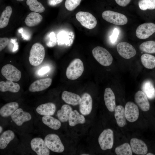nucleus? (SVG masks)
Listing matches in <instances>:
<instances>
[{
    "label": "nucleus",
    "mask_w": 155,
    "mask_h": 155,
    "mask_svg": "<svg viewBox=\"0 0 155 155\" xmlns=\"http://www.w3.org/2000/svg\"><path fill=\"white\" fill-rule=\"evenodd\" d=\"M52 80L46 78L37 80L29 86L28 90L30 92H37L43 91L49 88L51 85Z\"/></svg>",
    "instance_id": "16"
},
{
    "label": "nucleus",
    "mask_w": 155,
    "mask_h": 155,
    "mask_svg": "<svg viewBox=\"0 0 155 155\" xmlns=\"http://www.w3.org/2000/svg\"><path fill=\"white\" fill-rule=\"evenodd\" d=\"M102 17L106 21L116 25H123L128 22V19L124 15L111 10L104 11Z\"/></svg>",
    "instance_id": "4"
},
{
    "label": "nucleus",
    "mask_w": 155,
    "mask_h": 155,
    "mask_svg": "<svg viewBox=\"0 0 155 155\" xmlns=\"http://www.w3.org/2000/svg\"><path fill=\"white\" fill-rule=\"evenodd\" d=\"M142 89L149 99H152L155 98V88L151 80L145 81L142 85Z\"/></svg>",
    "instance_id": "26"
},
{
    "label": "nucleus",
    "mask_w": 155,
    "mask_h": 155,
    "mask_svg": "<svg viewBox=\"0 0 155 155\" xmlns=\"http://www.w3.org/2000/svg\"><path fill=\"white\" fill-rule=\"evenodd\" d=\"M3 130V128L2 127L0 126V133L2 132Z\"/></svg>",
    "instance_id": "44"
},
{
    "label": "nucleus",
    "mask_w": 155,
    "mask_h": 155,
    "mask_svg": "<svg viewBox=\"0 0 155 155\" xmlns=\"http://www.w3.org/2000/svg\"><path fill=\"white\" fill-rule=\"evenodd\" d=\"M155 32V24L151 22L146 23L139 26L136 30V35L140 39L148 38Z\"/></svg>",
    "instance_id": "9"
},
{
    "label": "nucleus",
    "mask_w": 155,
    "mask_h": 155,
    "mask_svg": "<svg viewBox=\"0 0 155 155\" xmlns=\"http://www.w3.org/2000/svg\"><path fill=\"white\" fill-rule=\"evenodd\" d=\"M42 16L36 12L30 13L26 17L24 22L28 27H33L39 24L42 20Z\"/></svg>",
    "instance_id": "25"
},
{
    "label": "nucleus",
    "mask_w": 155,
    "mask_h": 155,
    "mask_svg": "<svg viewBox=\"0 0 155 155\" xmlns=\"http://www.w3.org/2000/svg\"><path fill=\"white\" fill-rule=\"evenodd\" d=\"M12 12V8L11 6L8 5L6 7L2 13L0 17V29L4 28L8 25Z\"/></svg>",
    "instance_id": "31"
},
{
    "label": "nucleus",
    "mask_w": 155,
    "mask_h": 155,
    "mask_svg": "<svg viewBox=\"0 0 155 155\" xmlns=\"http://www.w3.org/2000/svg\"><path fill=\"white\" fill-rule=\"evenodd\" d=\"M56 109L55 105L53 103L48 102L39 105L36 108V111L40 115L51 116L54 114Z\"/></svg>",
    "instance_id": "19"
},
{
    "label": "nucleus",
    "mask_w": 155,
    "mask_h": 155,
    "mask_svg": "<svg viewBox=\"0 0 155 155\" xmlns=\"http://www.w3.org/2000/svg\"><path fill=\"white\" fill-rule=\"evenodd\" d=\"M84 71L82 61L80 59L76 58L73 60L67 67L66 75L68 79L75 80L81 75Z\"/></svg>",
    "instance_id": "2"
},
{
    "label": "nucleus",
    "mask_w": 155,
    "mask_h": 155,
    "mask_svg": "<svg viewBox=\"0 0 155 155\" xmlns=\"http://www.w3.org/2000/svg\"><path fill=\"white\" fill-rule=\"evenodd\" d=\"M49 40L46 43V45L49 47H53L55 46L57 42V40L55 33L53 32H51L49 35Z\"/></svg>",
    "instance_id": "38"
},
{
    "label": "nucleus",
    "mask_w": 155,
    "mask_h": 155,
    "mask_svg": "<svg viewBox=\"0 0 155 155\" xmlns=\"http://www.w3.org/2000/svg\"><path fill=\"white\" fill-rule=\"evenodd\" d=\"M45 55V51L43 46L40 43H35L33 45L30 50L29 62L33 66H38L42 63Z\"/></svg>",
    "instance_id": "1"
},
{
    "label": "nucleus",
    "mask_w": 155,
    "mask_h": 155,
    "mask_svg": "<svg viewBox=\"0 0 155 155\" xmlns=\"http://www.w3.org/2000/svg\"><path fill=\"white\" fill-rule=\"evenodd\" d=\"M13 132L10 130L4 131L0 136V149H5L8 144L14 138Z\"/></svg>",
    "instance_id": "24"
},
{
    "label": "nucleus",
    "mask_w": 155,
    "mask_h": 155,
    "mask_svg": "<svg viewBox=\"0 0 155 155\" xmlns=\"http://www.w3.org/2000/svg\"><path fill=\"white\" fill-rule=\"evenodd\" d=\"M92 107V100L91 96L88 93H84L82 96L80 104V112L84 115H88L91 112Z\"/></svg>",
    "instance_id": "14"
},
{
    "label": "nucleus",
    "mask_w": 155,
    "mask_h": 155,
    "mask_svg": "<svg viewBox=\"0 0 155 155\" xmlns=\"http://www.w3.org/2000/svg\"><path fill=\"white\" fill-rule=\"evenodd\" d=\"M142 51L147 53H155V41H148L142 43L139 46Z\"/></svg>",
    "instance_id": "34"
},
{
    "label": "nucleus",
    "mask_w": 155,
    "mask_h": 155,
    "mask_svg": "<svg viewBox=\"0 0 155 155\" xmlns=\"http://www.w3.org/2000/svg\"><path fill=\"white\" fill-rule=\"evenodd\" d=\"M92 52L95 59L102 65L108 66L112 64L113 60L112 56L104 48L96 46L92 50Z\"/></svg>",
    "instance_id": "3"
},
{
    "label": "nucleus",
    "mask_w": 155,
    "mask_h": 155,
    "mask_svg": "<svg viewBox=\"0 0 155 155\" xmlns=\"http://www.w3.org/2000/svg\"><path fill=\"white\" fill-rule=\"evenodd\" d=\"M42 120L44 125L53 130H57L61 126L60 121L51 116H43Z\"/></svg>",
    "instance_id": "29"
},
{
    "label": "nucleus",
    "mask_w": 155,
    "mask_h": 155,
    "mask_svg": "<svg viewBox=\"0 0 155 155\" xmlns=\"http://www.w3.org/2000/svg\"><path fill=\"white\" fill-rule=\"evenodd\" d=\"M12 120L18 126L22 125L24 122L31 119L32 116L28 112L21 108L17 109L11 115Z\"/></svg>",
    "instance_id": "13"
},
{
    "label": "nucleus",
    "mask_w": 155,
    "mask_h": 155,
    "mask_svg": "<svg viewBox=\"0 0 155 155\" xmlns=\"http://www.w3.org/2000/svg\"><path fill=\"white\" fill-rule=\"evenodd\" d=\"M141 62L146 68L151 69L155 67V57L151 55L145 53L141 57Z\"/></svg>",
    "instance_id": "32"
},
{
    "label": "nucleus",
    "mask_w": 155,
    "mask_h": 155,
    "mask_svg": "<svg viewBox=\"0 0 155 155\" xmlns=\"http://www.w3.org/2000/svg\"><path fill=\"white\" fill-rule=\"evenodd\" d=\"M69 125L74 126L78 124H83L86 120L84 117L76 110L72 111L68 119Z\"/></svg>",
    "instance_id": "27"
},
{
    "label": "nucleus",
    "mask_w": 155,
    "mask_h": 155,
    "mask_svg": "<svg viewBox=\"0 0 155 155\" xmlns=\"http://www.w3.org/2000/svg\"><path fill=\"white\" fill-rule=\"evenodd\" d=\"M26 3L31 11L42 13L45 11V7L42 3L38 0H27Z\"/></svg>",
    "instance_id": "33"
},
{
    "label": "nucleus",
    "mask_w": 155,
    "mask_h": 155,
    "mask_svg": "<svg viewBox=\"0 0 155 155\" xmlns=\"http://www.w3.org/2000/svg\"><path fill=\"white\" fill-rule=\"evenodd\" d=\"M117 48L119 54L125 59H130L135 56L136 53L134 47L127 42L119 43L117 45Z\"/></svg>",
    "instance_id": "11"
},
{
    "label": "nucleus",
    "mask_w": 155,
    "mask_h": 155,
    "mask_svg": "<svg viewBox=\"0 0 155 155\" xmlns=\"http://www.w3.org/2000/svg\"><path fill=\"white\" fill-rule=\"evenodd\" d=\"M44 141L49 149L53 152L61 153L64 147L59 136L53 133L49 134L45 137Z\"/></svg>",
    "instance_id": "5"
},
{
    "label": "nucleus",
    "mask_w": 155,
    "mask_h": 155,
    "mask_svg": "<svg viewBox=\"0 0 155 155\" xmlns=\"http://www.w3.org/2000/svg\"><path fill=\"white\" fill-rule=\"evenodd\" d=\"M32 150L38 155H49L50 150L46 145L44 140L40 137H35L30 142Z\"/></svg>",
    "instance_id": "10"
},
{
    "label": "nucleus",
    "mask_w": 155,
    "mask_h": 155,
    "mask_svg": "<svg viewBox=\"0 0 155 155\" xmlns=\"http://www.w3.org/2000/svg\"><path fill=\"white\" fill-rule=\"evenodd\" d=\"M114 116L118 126L121 127L124 126L126 123V118L123 106L119 105L116 107Z\"/></svg>",
    "instance_id": "23"
},
{
    "label": "nucleus",
    "mask_w": 155,
    "mask_h": 155,
    "mask_svg": "<svg viewBox=\"0 0 155 155\" xmlns=\"http://www.w3.org/2000/svg\"><path fill=\"white\" fill-rule=\"evenodd\" d=\"M72 111V108L69 105L66 104L63 105L61 109L57 112L59 119L62 122H67L68 120L70 114Z\"/></svg>",
    "instance_id": "28"
},
{
    "label": "nucleus",
    "mask_w": 155,
    "mask_h": 155,
    "mask_svg": "<svg viewBox=\"0 0 155 155\" xmlns=\"http://www.w3.org/2000/svg\"><path fill=\"white\" fill-rule=\"evenodd\" d=\"M77 20L84 27L90 29L94 28L97 24V21L95 17L87 12L80 11L75 15Z\"/></svg>",
    "instance_id": "6"
},
{
    "label": "nucleus",
    "mask_w": 155,
    "mask_h": 155,
    "mask_svg": "<svg viewBox=\"0 0 155 155\" xmlns=\"http://www.w3.org/2000/svg\"><path fill=\"white\" fill-rule=\"evenodd\" d=\"M63 0H47V3L51 6H55L61 3Z\"/></svg>",
    "instance_id": "43"
},
{
    "label": "nucleus",
    "mask_w": 155,
    "mask_h": 155,
    "mask_svg": "<svg viewBox=\"0 0 155 155\" xmlns=\"http://www.w3.org/2000/svg\"><path fill=\"white\" fill-rule=\"evenodd\" d=\"M98 142L102 150H105L111 149L114 143L113 131L110 129L104 130L98 137Z\"/></svg>",
    "instance_id": "7"
},
{
    "label": "nucleus",
    "mask_w": 155,
    "mask_h": 155,
    "mask_svg": "<svg viewBox=\"0 0 155 155\" xmlns=\"http://www.w3.org/2000/svg\"><path fill=\"white\" fill-rule=\"evenodd\" d=\"M1 73L7 80L18 82L20 79L21 72L13 65L7 64L2 67Z\"/></svg>",
    "instance_id": "8"
},
{
    "label": "nucleus",
    "mask_w": 155,
    "mask_h": 155,
    "mask_svg": "<svg viewBox=\"0 0 155 155\" xmlns=\"http://www.w3.org/2000/svg\"><path fill=\"white\" fill-rule=\"evenodd\" d=\"M125 113L126 119L128 121L133 122L138 119L139 111L137 106L131 102H127L125 105Z\"/></svg>",
    "instance_id": "12"
},
{
    "label": "nucleus",
    "mask_w": 155,
    "mask_h": 155,
    "mask_svg": "<svg viewBox=\"0 0 155 155\" xmlns=\"http://www.w3.org/2000/svg\"><path fill=\"white\" fill-rule=\"evenodd\" d=\"M81 155H89V154H81Z\"/></svg>",
    "instance_id": "47"
},
{
    "label": "nucleus",
    "mask_w": 155,
    "mask_h": 155,
    "mask_svg": "<svg viewBox=\"0 0 155 155\" xmlns=\"http://www.w3.org/2000/svg\"><path fill=\"white\" fill-rule=\"evenodd\" d=\"M115 151L117 155H132V151L130 145L128 143H125L117 147Z\"/></svg>",
    "instance_id": "35"
},
{
    "label": "nucleus",
    "mask_w": 155,
    "mask_h": 155,
    "mask_svg": "<svg viewBox=\"0 0 155 155\" xmlns=\"http://www.w3.org/2000/svg\"><path fill=\"white\" fill-rule=\"evenodd\" d=\"M61 34V36H58V43L59 45L65 44V46H69L72 44L74 36L73 33H67L63 32Z\"/></svg>",
    "instance_id": "30"
},
{
    "label": "nucleus",
    "mask_w": 155,
    "mask_h": 155,
    "mask_svg": "<svg viewBox=\"0 0 155 155\" xmlns=\"http://www.w3.org/2000/svg\"><path fill=\"white\" fill-rule=\"evenodd\" d=\"M50 70L49 67L48 66H44L38 70V74L39 75H42L47 73Z\"/></svg>",
    "instance_id": "41"
},
{
    "label": "nucleus",
    "mask_w": 155,
    "mask_h": 155,
    "mask_svg": "<svg viewBox=\"0 0 155 155\" xmlns=\"http://www.w3.org/2000/svg\"><path fill=\"white\" fill-rule=\"evenodd\" d=\"M82 0H66L65 3V8L69 11L75 9L80 4Z\"/></svg>",
    "instance_id": "37"
},
{
    "label": "nucleus",
    "mask_w": 155,
    "mask_h": 155,
    "mask_svg": "<svg viewBox=\"0 0 155 155\" xmlns=\"http://www.w3.org/2000/svg\"><path fill=\"white\" fill-rule=\"evenodd\" d=\"M138 5L142 10L154 9H155V0H140Z\"/></svg>",
    "instance_id": "36"
},
{
    "label": "nucleus",
    "mask_w": 155,
    "mask_h": 155,
    "mask_svg": "<svg viewBox=\"0 0 155 155\" xmlns=\"http://www.w3.org/2000/svg\"><path fill=\"white\" fill-rule=\"evenodd\" d=\"M20 88V86L18 84L11 81L7 80L0 82V91L1 92L8 91L13 93H16L19 91Z\"/></svg>",
    "instance_id": "21"
},
{
    "label": "nucleus",
    "mask_w": 155,
    "mask_h": 155,
    "mask_svg": "<svg viewBox=\"0 0 155 155\" xmlns=\"http://www.w3.org/2000/svg\"><path fill=\"white\" fill-rule=\"evenodd\" d=\"M9 42V39L6 37L0 38V51H1L8 44Z\"/></svg>",
    "instance_id": "39"
},
{
    "label": "nucleus",
    "mask_w": 155,
    "mask_h": 155,
    "mask_svg": "<svg viewBox=\"0 0 155 155\" xmlns=\"http://www.w3.org/2000/svg\"><path fill=\"white\" fill-rule=\"evenodd\" d=\"M18 104L16 102L7 103L0 109V115L3 117H7L11 115L18 108Z\"/></svg>",
    "instance_id": "22"
},
{
    "label": "nucleus",
    "mask_w": 155,
    "mask_h": 155,
    "mask_svg": "<svg viewBox=\"0 0 155 155\" xmlns=\"http://www.w3.org/2000/svg\"><path fill=\"white\" fill-rule=\"evenodd\" d=\"M116 3L119 6L125 7L130 2L131 0H115Z\"/></svg>",
    "instance_id": "42"
},
{
    "label": "nucleus",
    "mask_w": 155,
    "mask_h": 155,
    "mask_svg": "<svg viewBox=\"0 0 155 155\" xmlns=\"http://www.w3.org/2000/svg\"><path fill=\"white\" fill-rule=\"evenodd\" d=\"M146 155H154V154L153 153H149L146 154Z\"/></svg>",
    "instance_id": "45"
},
{
    "label": "nucleus",
    "mask_w": 155,
    "mask_h": 155,
    "mask_svg": "<svg viewBox=\"0 0 155 155\" xmlns=\"http://www.w3.org/2000/svg\"><path fill=\"white\" fill-rule=\"evenodd\" d=\"M119 33V31L117 28H115L112 34L110 36V39L111 42L114 43L116 41Z\"/></svg>",
    "instance_id": "40"
},
{
    "label": "nucleus",
    "mask_w": 155,
    "mask_h": 155,
    "mask_svg": "<svg viewBox=\"0 0 155 155\" xmlns=\"http://www.w3.org/2000/svg\"><path fill=\"white\" fill-rule=\"evenodd\" d=\"M61 98L65 102L73 106L80 104L81 101V98L78 95L67 91L62 92Z\"/></svg>",
    "instance_id": "20"
},
{
    "label": "nucleus",
    "mask_w": 155,
    "mask_h": 155,
    "mask_svg": "<svg viewBox=\"0 0 155 155\" xmlns=\"http://www.w3.org/2000/svg\"><path fill=\"white\" fill-rule=\"evenodd\" d=\"M135 102L143 111H148L150 108V104L148 98L143 92L139 90L137 92L134 96Z\"/></svg>",
    "instance_id": "17"
},
{
    "label": "nucleus",
    "mask_w": 155,
    "mask_h": 155,
    "mask_svg": "<svg viewBox=\"0 0 155 155\" xmlns=\"http://www.w3.org/2000/svg\"><path fill=\"white\" fill-rule=\"evenodd\" d=\"M15 0L18 2H21V1H24V0Z\"/></svg>",
    "instance_id": "46"
},
{
    "label": "nucleus",
    "mask_w": 155,
    "mask_h": 155,
    "mask_svg": "<svg viewBox=\"0 0 155 155\" xmlns=\"http://www.w3.org/2000/svg\"><path fill=\"white\" fill-rule=\"evenodd\" d=\"M104 99L105 105L108 110L111 112L115 111L116 107L115 97L113 92L110 88H107L105 89Z\"/></svg>",
    "instance_id": "18"
},
{
    "label": "nucleus",
    "mask_w": 155,
    "mask_h": 155,
    "mask_svg": "<svg viewBox=\"0 0 155 155\" xmlns=\"http://www.w3.org/2000/svg\"><path fill=\"white\" fill-rule=\"evenodd\" d=\"M130 146L132 152L137 155L146 154L148 151L147 146L142 140L136 138L130 140Z\"/></svg>",
    "instance_id": "15"
}]
</instances>
